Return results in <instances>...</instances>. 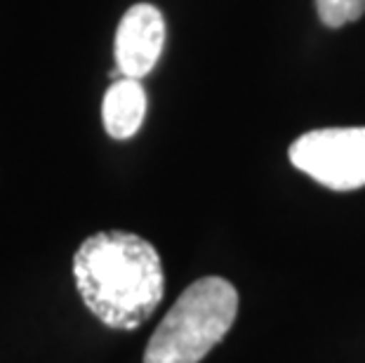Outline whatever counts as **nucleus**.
<instances>
[{
	"label": "nucleus",
	"mask_w": 365,
	"mask_h": 363,
	"mask_svg": "<svg viewBox=\"0 0 365 363\" xmlns=\"http://www.w3.org/2000/svg\"><path fill=\"white\" fill-rule=\"evenodd\" d=\"M73 276L85 307L104 326L135 330L165 292L160 255L132 231H97L73 255Z\"/></svg>",
	"instance_id": "nucleus-1"
},
{
	"label": "nucleus",
	"mask_w": 365,
	"mask_h": 363,
	"mask_svg": "<svg viewBox=\"0 0 365 363\" xmlns=\"http://www.w3.org/2000/svg\"><path fill=\"white\" fill-rule=\"evenodd\" d=\"M238 316V290L222 276L193 281L146 344L144 363H200Z\"/></svg>",
	"instance_id": "nucleus-2"
},
{
	"label": "nucleus",
	"mask_w": 365,
	"mask_h": 363,
	"mask_svg": "<svg viewBox=\"0 0 365 363\" xmlns=\"http://www.w3.org/2000/svg\"><path fill=\"white\" fill-rule=\"evenodd\" d=\"M290 163L332 191L365 187V128L312 130L292 142Z\"/></svg>",
	"instance_id": "nucleus-3"
},
{
	"label": "nucleus",
	"mask_w": 365,
	"mask_h": 363,
	"mask_svg": "<svg viewBox=\"0 0 365 363\" xmlns=\"http://www.w3.org/2000/svg\"><path fill=\"white\" fill-rule=\"evenodd\" d=\"M165 43V21L158 7L132 5L115 31V68L123 78H144L156 66Z\"/></svg>",
	"instance_id": "nucleus-4"
},
{
	"label": "nucleus",
	"mask_w": 365,
	"mask_h": 363,
	"mask_svg": "<svg viewBox=\"0 0 365 363\" xmlns=\"http://www.w3.org/2000/svg\"><path fill=\"white\" fill-rule=\"evenodd\" d=\"M146 116V92L135 78H118L106 90L102 118L113 140H130L142 128Z\"/></svg>",
	"instance_id": "nucleus-5"
},
{
	"label": "nucleus",
	"mask_w": 365,
	"mask_h": 363,
	"mask_svg": "<svg viewBox=\"0 0 365 363\" xmlns=\"http://www.w3.org/2000/svg\"><path fill=\"white\" fill-rule=\"evenodd\" d=\"M316 10L325 26L339 29L361 19L365 12V0H316Z\"/></svg>",
	"instance_id": "nucleus-6"
}]
</instances>
